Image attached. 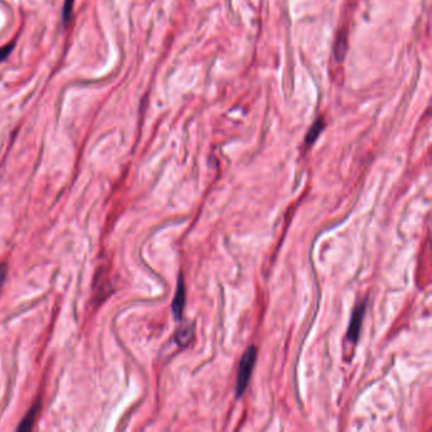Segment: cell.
I'll return each instance as SVG.
<instances>
[{
	"label": "cell",
	"mask_w": 432,
	"mask_h": 432,
	"mask_svg": "<svg viewBox=\"0 0 432 432\" xmlns=\"http://www.w3.org/2000/svg\"><path fill=\"white\" fill-rule=\"evenodd\" d=\"M38 412H39V403H36L28 411V413L24 416L22 421H21V425L18 426V431H28V430H30L35 425V421L37 418Z\"/></svg>",
	"instance_id": "4"
},
{
	"label": "cell",
	"mask_w": 432,
	"mask_h": 432,
	"mask_svg": "<svg viewBox=\"0 0 432 432\" xmlns=\"http://www.w3.org/2000/svg\"><path fill=\"white\" fill-rule=\"evenodd\" d=\"M258 357V350L255 346H250L243 353V357L240 360L238 364V372H237V378H236V397H241L243 392L246 391V388L249 386L250 382L251 374L255 366Z\"/></svg>",
	"instance_id": "1"
},
{
	"label": "cell",
	"mask_w": 432,
	"mask_h": 432,
	"mask_svg": "<svg viewBox=\"0 0 432 432\" xmlns=\"http://www.w3.org/2000/svg\"><path fill=\"white\" fill-rule=\"evenodd\" d=\"M346 53V36L345 33H342V39H337L336 41V46H335V55H336V59L339 61L344 60V56Z\"/></svg>",
	"instance_id": "7"
},
{
	"label": "cell",
	"mask_w": 432,
	"mask_h": 432,
	"mask_svg": "<svg viewBox=\"0 0 432 432\" xmlns=\"http://www.w3.org/2000/svg\"><path fill=\"white\" fill-rule=\"evenodd\" d=\"M193 335H194L193 327H189V325H185V326H182V328L178 330L176 336H175V340H176V342H178L179 345L185 346V345L189 344L191 337H193Z\"/></svg>",
	"instance_id": "6"
},
{
	"label": "cell",
	"mask_w": 432,
	"mask_h": 432,
	"mask_svg": "<svg viewBox=\"0 0 432 432\" xmlns=\"http://www.w3.org/2000/svg\"><path fill=\"white\" fill-rule=\"evenodd\" d=\"M365 306L366 303L359 304L357 308L353 312V316L350 319L349 328H348V340L353 344L359 340V336H360V330H361V325H363V317H364Z\"/></svg>",
	"instance_id": "2"
},
{
	"label": "cell",
	"mask_w": 432,
	"mask_h": 432,
	"mask_svg": "<svg viewBox=\"0 0 432 432\" xmlns=\"http://www.w3.org/2000/svg\"><path fill=\"white\" fill-rule=\"evenodd\" d=\"M13 48H15V42L8 44V45L3 46V47H0V62L7 59L8 56H9V55L12 53V51H13Z\"/></svg>",
	"instance_id": "9"
},
{
	"label": "cell",
	"mask_w": 432,
	"mask_h": 432,
	"mask_svg": "<svg viewBox=\"0 0 432 432\" xmlns=\"http://www.w3.org/2000/svg\"><path fill=\"white\" fill-rule=\"evenodd\" d=\"M8 266L6 264H1L0 265V289L4 285V281L7 278Z\"/></svg>",
	"instance_id": "10"
},
{
	"label": "cell",
	"mask_w": 432,
	"mask_h": 432,
	"mask_svg": "<svg viewBox=\"0 0 432 432\" xmlns=\"http://www.w3.org/2000/svg\"><path fill=\"white\" fill-rule=\"evenodd\" d=\"M73 8H74V0H65L64 9H62L64 22L68 23L70 21V17L73 15Z\"/></svg>",
	"instance_id": "8"
},
{
	"label": "cell",
	"mask_w": 432,
	"mask_h": 432,
	"mask_svg": "<svg viewBox=\"0 0 432 432\" xmlns=\"http://www.w3.org/2000/svg\"><path fill=\"white\" fill-rule=\"evenodd\" d=\"M323 129H325V120H323V117H319L317 118V121L312 124L311 129L308 131V133L306 136V144H313V142L319 138Z\"/></svg>",
	"instance_id": "5"
},
{
	"label": "cell",
	"mask_w": 432,
	"mask_h": 432,
	"mask_svg": "<svg viewBox=\"0 0 432 432\" xmlns=\"http://www.w3.org/2000/svg\"><path fill=\"white\" fill-rule=\"evenodd\" d=\"M184 306H185V287H184L182 276H179L174 299H173V303H171V311H173L175 319H178V321L182 319Z\"/></svg>",
	"instance_id": "3"
}]
</instances>
